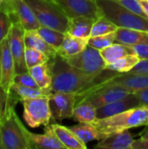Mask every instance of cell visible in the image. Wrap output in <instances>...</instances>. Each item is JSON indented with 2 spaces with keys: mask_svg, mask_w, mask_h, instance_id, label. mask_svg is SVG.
<instances>
[{
  "mask_svg": "<svg viewBox=\"0 0 148 149\" xmlns=\"http://www.w3.org/2000/svg\"><path fill=\"white\" fill-rule=\"evenodd\" d=\"M148 127V126H147ZM140 138L141 139H144V140H148V128H146L140 134Z\"/></svg>",
  "mask_w": 148,
  "mask_h": 149,
  "instance_id": "obj_42",
  "label": "cell"
},
{
  "mask_svg": "<svg viewBox=\"0 0 148 149\" xmlns=\"http://www.w3.org/2000/svg\"><path fill=\"white\" fill-rule=\"evenodd\" d=\"M140 3L147 15V17H148V1H145V0H140Z\"/></svg>",
  "mask_w": 148,
  "mask_h": 149,
  "instance_id": "obj_41",
  "label": "cell"
},
{
  "mask_svg": "<svg viewBox=\"0 0 148 149\" xmlns=\"http://www.w3.org/2000/svg\"><path fill=\"white\" fill-rule=\"evenodd\" d=\"M117 29L118 26L114 23H113L110 19H108L105 16H101L95 20L92 29L91 37L114 32L117 31Z\"/></svg>",
  "mask_w": 148,
  "mask_h": 149,
  "instance_id": "obj_31",
  "label": "cell"
},
{
  "mask_svg": "<svg viewBox=\"0 0 148 149\" xmlns=\"http://www.w3.org/2000/svg\"><path fill=\"white\" fill-rule=\"evenodd\" d=\"M10 92H12L16 96H17L20 100L38 98L43 96H49L51 93V89H42V88H35L21 86L16 83H13L10 86Z\"/></svg>",
  "mask_w": 148,
  "mask_h": 149,
  "instance_id": "obj_27",
  "label": "cell"
},
{
  "mask_svg": "<svg viewBox=\"0 0 148 149\" xmlns=\"http://www.w3.org/2000/svg\"><path fill=\"white\" fill-rule=\"evenodd\" d=\"M36 31L43 39H44L49 45H52L56 49H58L61 45L66 35V33L65 32L59 31L58 30H55L53 28H50L44 25H40L36 30Z\"/></svg>",
  "mask_w": 148,
  "mask_h": 149,
  "instance_id": "obj_29",
  "label": "cell"
},
{
  "mask_svg": "<svg viewBox=\"0 0 148 149\" xmlns=\"http://www.w3.org/2000/svg\"><path fill=\"white\" fill-rule=\"evenodd\" d=\"M18 102H21V100L17 96L12 92L7 91L0 85V120L10 110L15 109V107Z\"/></svg>",
  "mask_w": 148,
  "mask_h": 149,
  "instance_id": "obj_30",
  "label": "cell"
},
{
  "mask_svg": "<svg viewBox=\"0 0 148 149\" xmlns=\"http://www.w3.org/2000/svg\"><path fill=\"white\" fill-rule=\"evenodd\" d=\"M6 0H0V8L3 6V4L4 3V2H5Z\"/></svg>",
  "mask_w": 148,
  "mask_h": 149,
  "instance_id": "obj_43",
  "label": "cell"
},
{
  "mask_svg": "<svg viewBox=\"0 0 148 149\" xmlns=\"http://www.w3.org/2000/svg\"><path fill=\"white\" fill-rule=\"evenodd\" d=\"M29 72L40 88L51 89L52 76L48 62L29 68Z\"/></svg>",
  "mask_w": 148,
  "mask_h": 149,
  "instance_id": "obj_25",
  "label": "cell"
},
{
  "mask_svg": "<svg viewBox=\"0 0 148 149\" xmlns=\"http://www.w3.org/2000/svg\"><path fill=\"white\" fill-rule=\"evenodd\" d=\"M118 3H120V5H122L123 7L126 8L127 10L138 14V15H140L142 17H147L140 3V0H115Z\"/></svg>",
  "mask_w": 148,
  "mask_h": 149,
  "instance_id": "obj_35",
  "label": "cell"
},
{
  "mask_svg": "<svg viewBox=\"0 0 148 149\" xmlns=\"http://www.w3.org/2000/svg\"><path fill=\"white\" fill-rule=\"evenodd\" d=\"M129 72L148 74V59L140 60Z\"/></svg>",
  "mask_w": 148,
  "mask_h": 149,
  "instance_id": "obj_38",
  "label": "cell"
},
{
  "mask_svg": "<svg viewBox=\"0 0 148 149\" xmlns=\"http://www.w3.org/2000/svg\"><path fill=\"white\" fill-rule=\"evenodd\" d=\"M69 18L85 16L98 19L103 16L97 0H56Z\"/></svg>",
  "mask_w": 148,
  "mask_h": 149,
  "instance_id": "obj_12",
  "label": "cell"
},
{
  "mask_svg": "<svg viewBox=\"0 0 148 149\" xmlns=\"http://www.w3.org/2000/svg\"><path fill=\"white\" fill-rule=\"evenodd\" d=\"M28 132L15 109L10 110L0 120V149H32Z\"/></svg>",
  "mask_w": 148,
  "mask_h": 149,
  "instance_id": "obj_3",
  "label": "cell"
},
{
  "mask_svg": "<svg viewBox=\"0 0 148 149\" xmlns=\"http://www.w3.org/2000/svg\"><path fill=\"white\" fill-rule=\"evenodd\" d=\"M28 134L32 148L66 149L55 134L51 124L44 126V133L43 134H32L31 132H28Z\"/></svg>",
  "mask_w": 148,
  "mask_h": 149,
  "instance_id": "obj_16",
  "label": "cell"
},
{
  "mask_svg": "<svg viewBox=\"0 0 148 149\" xmlns=\"http://www.w3.org/2000/svg\"><path fill=\"white\" fill-rule=\"evenodd\" d=\"M58 140L65 145L66 149H86V144L83 142L69 127L54 123L51 124Z\"/></svg>",
  "mask_w": 148,
  "mask_h": 149,
  "instance_id": "obj_20",
  "label": "cell"
},
{
  "mask_svg": "<svg viewBox=\"0 0 148 149\" xmlns=\"http://www.w3.org/2000/svg\"><path fill=\"white\" fill-rule=\"evenodd\" d=\"M1 8L9 11L13 24L19 23L25 31L37 30L41 25L25 0H6Z\"/></svg>",
  "mask_w": 148,
  "mask_h": 149,
  "instance_id": "obj_8",
  "label": "cell"
},
{
  "mask_svg": "<svg viewBox=\"0 0 148 149\" xmlns=\"http://www.w3.org/2000/svg\"><path fill=\"white\" fill-rule=\"evenodd\" d=\"M140 106H148V88L134 92Z\"/></svg>",
  "mask_w": 148,
  "mask_h": 149,
  "instance_id": "obj_39",
  "label": "cell"
},
{
  "mask_svg": "<svg viewBox=\"0 0 148 149\" xmlns=\"http://www.w3.org/2000/svg\"><path fill=\"white\" fill-rule=\"evenodd\" d=\"M48 63L52 76L51 93H76V105L103 82L121 73L106 68L98 74H86L68 64L58 54Z\"/></svg>",
  "mask_w": 148,
  "mask_h": 149,
  "instance_id": "obj_1",
  "label": "cell"
},
{
  "mask_svg": "<svg viewBox=\"0 0 148 149\" xmlns=\"http://www.w3.org/2000/svg\"><path fill=\"white\" fill-rule=\"evenodd\" d=\"M24 29L19 23L13 24L8 36L9 47L15 64L16 74L29 72L25 62V42Z\"/></svg>",
  "mask_w": 148,
  "mask_h": 149,
  "instance_id": "obj_9",
  "label": "cell"
},
{
  "mask_svg": "<svg viewBox=\"0 0 148 149\" xmlns=\"http://www.w3.org/2000/svg\"><path fill=\"white\" fill-rule=\"evenodd\" d=\"M97 3L103 16L110 19L118 27L136 29L148 32V17L127 10L115 0H97Z\"/></svg>",
  "mask_w": 148,
  "mask_h": 149,
  "instance_id": "obj_4",
  "label": "cell"
},
{
  "mask_svg": "<svg viewBox=\"0 0 148 149\" xmlns=\"http://www.w3.org/2000/svg\"><path fill=\"white\" fill-rule=\"evenodd\" d=\"M92 124L100 130L106 137L130 128L148 126V106L131 108L111 117L96 120Z\"/></svg>",
  "mask_w": 148,
  "mask_h": 149,
  "instance_id": "obj_2",
  "label": "cell"
},
{
  "mask_svg": "<svg viewBox=\"0 0 148 149\" xmlns=\"http://www.w3.org/2000/svg\"><path fill=\"white\" fill-rule=\"evenodd\" d=\"M131 149H148V140H134Z\"/></svg>",
  "mask_w": 148,
  "mask_h": 149,
  "instance_id": "obj_40",
  "label": "cell"
},
{
  "mask_svg": "<svg viewBox=\"0 0 148 149\" xmlns=\"http://www.w3.org/2000/svg\"><path fill=\"white\" fill-rule=\"evenodd\" d=\"M53 1H56V0H53Z\"/></svg>",
  "mask_w": 148,
  "mask_h": 149,
  "instance_id": "obj_46",
  "label": "cell"
},
{
  "mask_svg": "<svg viewBox=\"0 0 148 149\" xmlns=\"http://www.w3.org/2000/svg\"><path fill=\"white\" fill-rule=\"evenodd\" d=\"M24 42L26 47L34 48L45 53L50 58V59L55 58L58 55L57 49L49 45L44 39H43L36 31V30L24 31Z\"/></svg>",
  "mask_w": 148,
  "mask_h": 149,
  "instance_id": "obj_21",
  "label": "cell"
},
{
  "mask_svg": "<svg viewBox=\"0 0 148 149\" xmlns=\"http://www.w3.org/2000/svg\"><path fill=\"white\" fill-rule=\"evenodd\" d=\"M21 103L24 107V120L30 127L37 128L50 124L51 113L49 96L23 100Z\"/></svg>",
  "mask_w": 148,
  "mask_h": 149,
  "instance_id": "obj_6",
  "label": "cell"
},
{
  "mask_svg": "<svg viewBox=\"0 0 148 149\" xmlns=\"http://www.w3.org/2000/svg\"><path fill=\"white\" fill-rule=\"evenodd\" d=\"M109 85L120 86L134 93L138 90L148 88V74L133 72L120 73L103 82L100 86Z\"/></svg>",
  "mask_w": 148,
  "mask_h": 149,
  "instance_id": "obj_13",
  "label": "cell"
},
{
  "mask_svg": "<svg viewBox=\"0 0 148 149\" xmlns=\"http://www.w3.org/2000/svg\"><path fill=\"white\" fill-rule=\"evenodd\" d=\"M115 38H116V31L104 34V35L90 37L88 39V45L92 46L98 50H102L113 44L115 42Z\"/></svg>",
  "mask_w": 148,
  "mask_h": 149,
  "instance_id": "obj_33",
  "label": "cell"
},
{
  "mask_svg": "<svg viewBox=\"0 0 148 149\" xmlns=\"http://www.w3.org/2000/svg\"><path fill=\"white\" fill-rule=\"evenodd\" d=\"M134 140L128 130L107 135L94 147L102 149H131Z\"/></svg>",
  "mask_w": 148,
  "mask_h": 149,
  "instance_id": "obj_17",
  "label": "cell"
},
{
  "mask_svg": "<svg viewBox=\"0 0 148 149\" xmlns=\"http://www.w3.org/2000/svg\"><path fill=\"white\" fill-rule=\"evenodd\" d=\"M13 25V21L9 11L3 8L0 9V45L8 38L10 29Z\"/></svg>",
  "mask_w": 148,
  "mask_h": 149,
  "instance_id": "obj_34",
  "label": "cell"
},
{
  "mask_svg": "<svg viewBox=\"0 0 148 149\" xmlns=\"http://www.w3.org/2000/svg\"><path fill=\"white\" fill-rule=\"evenodd\" d=\"M41 25L66 33L69 17L53 0H25Z\"/></svg>",
  "mask_w": 148,
  "mask_h": 149,
  "instance_id": "obj_5",
  "label": "cell"
},
{
  "mask_svg": "<svg viewBox=\"0 0 148 149\" xmlns=\"http://www.w3.org/2000/svg\"><path fill=\"white\" fill-rule=\"evenodd\" d=\"M1 52V82L0 85L7 91L10 90L13 84V79L16 75L14 60L9 47L8 38H5L0 45Z\"/></svg>",
  "mask_w": 148,
  "mask_h": 149,
  "instance_id": "obj_14",
  "label": "cell"
},
{
  "mask_svg": "<svg viewBox=\"0 0 148 149\" xmlns=\"http://www.w3.org/2000/svg\"><path fill=\"white\" fill-rule=\"evenodd\" d=\"M88 39L84 38H78L66 33L63 43L57 49L58 54L62 57L75 55L82 52L88 45Z\"/></svg>",
  "mask_w": 148,
  "mask_h": 149,
  "instance_id": "obj_22",
  "label": "cell"
},
{
  "mask_svg": "<svg viewBox=\"0 0 148 149\" xmlns=\"http://www.w3.org/2000/svg\"><path fill=\"white\" fill-rule=\"evenodd\" d=\"M115 42L125 45L148 44V32L136 29L118 27Z\"/></svg>",
  "mask_w": 148,
  "mask_h": 149,
  "instance_id": "obj_19",
  "label": "cell"
},
{
  "mask_svg": "<svg viewBox=\"0 0 148 149\" xmlns=\"http://www.w3.org/2000/svg\"><path fill=\"white\" fill-rule=\"evenodd\" d=\"M25 62L27 65L28 69L33 66H36L38 65L44 64L49 62L50 58L44 52L34 49L31 47H26L25 48Z\"/></svg>",
  "mask_w": 148,
  "mask_h": 149,
  "instance_id": "obj_32",
  "label": "cell"
},
{
  "mask_svg": "<svg viewBox=\"0 0 148 149\" xmlns=\"http://www.w3.org/2000/svg\"><path fill=\"white\" fill-rule=\"evenodd\" d=\"M77 94L72 93H51L49 95V104L51 120H62L72 118L76 107Z\"/></svg>",
  "mask_w": 148,
  "mask_h": 149,
  "instance_id": "obj_10",
  "label": "cell"
},
{
  "mask_svg": "<svg viewBox=\"0 0 148 149\" xmlns=\"http://www.w3.org/2000/svg\"><path fill=\"white\" fill-rule=\"evenodd\" d=\"M0 82H1V52H0Z\"/></svg>",
  "mask_w": 148,
  "mask_h": 149,
  "instance_id": "obj_44",
  "label": "cell"
},
{
  "mask_svg": "<svg viewBox=\"0 0 148 149\" xmlns=\"http://www.w3.org/2000/svg\"><path fill=\"white\" fill-rule=\"evenodd\" d=\"M83 142L87 144L92 141H100L106 136L92 123H79L69 127Z\"/></svg>",
  "mask_w": 148,
  "mask_h": 149,
  "instance_id": "obj_23",
  "label": "cell"
},
{
  "mask_svg": "<svg viewBox=\"0 0 148 149\" xmlns=\"http://www.w3.org/2000/svg\"><path fill=\"white\" fill-rule=\"evenodd\" d=\"M140 106V104L136 95L134 94V93H133L121 100H116L108 105L97 108V120L111 117L131 108L138 107Z\"/></svg>",
  "mask_w": 148,
  "mask_h": 149,
  "instance_id": "obj_15",
  "label": "cell"
},
{
  "mask_svg": "<svg viewBox=\"0 0 148 149\" xmlns=\"http://www.w3.org/2000/svg\"><path fill=\"white\" fill-rule=\"evenodd\" d=\"M140 61V58H139L138 55H136L135 53H130L128 55L120 58L117 61L107 65L106 68L118 72L126 73V72H129Z\"/></svg>",
  "mask_w": 148,
  "mask_h": 149,
  "instance_id": "obj_28",
  "label": "cell"
},
{
  "mask_svg": "<svg viewBox=\"0 0 148 149\" xmlns=\"http://www.w3.org/2000/svg\"><path fill=\"white\" fill-rule=\"evenodd\" d=\"M145 1H148V0H145Z\"/></svg>",
  "mask_w": 148,
  "mask_h": 149,
  "instance_id": "obj_45",
  "label": "cell"
},
{
  "mask_svg": "<svg viewBox=\"0 0 148 149\" xmlns=\"http://www.w3.org/2000/svg\"><path fill=\"white\" fill-rule=\"evenodd\" d=\"M63 58L73 67L90 75L99 73L106 66L100 51L90 45L75 55L63 57Z\"/></svg>",
  "mask_w": 148,
  "mask_h": 149,
  "instance_id": "obj_7",
  "label": "cell"
},
{
  "mask_svg": "<svg viewBox=\"0 0 148 149\" xmlns=\"http://www.w3.org/2000/svg\"><path fill=\"white\" fill-rule=\"evenodd\" d=\"M99 51H100L102 58L106 63V65L117 61L118 59H120V58L126 55L133 53L132 50L127 45L116 43V42H114L111 45Z\"/></svg>",
  "mask_w": 148,
  "mask_h": 149,
  "instance_id": "obj_26",
  "label": "cell"
},
{
  "mask_svg": "<svg viewBox=\"0 0 148 149\" xmlns=\"http://www.w3.org/2000/svg\"><path fill=\"white\" fill-rule=\"evenodd\" d=\"M133 52L139 56L140 60L148 59V44L137 45H127Z\"/></svg>",
  "mask_w": 148,
  "mask_h": 149,
  "instance_id": "obj_37",
  "label": "cell"
},
{
  "mask_svg": "<svg viewBox=\"0 0 148 149\" xmlns=\"http://www.w3.org/2000/svg\"><path fill=\"white\" fill-rule=\"evenodd\" d=\"M13 83L18 84L21 86H29V87H35V88L39 87L29 72L16 74L14 77V79H13Z\"/></svg>",
  "mask_w": 148,
  "mask_h": 149,
  "instance_id": "obj_36",
  "label": "cell"
},
{
  "mask_svg": "<svg viewBox=\"0 0 148 149\" xmlns=\"http://www.w3.org/2000/svg\"><path fill=\"white\" fill-rule=\"evenodd\" d=\"M72 119L79 123H92L97 120V108L91 102L84 100L76 105Z\"/></svg>",
  "mask_w": 148,
  "mask_h": 149,
  "instance_id": "obj_24",
  "label": "cell"
},
{
  "mask_svg": "<svg viewBox=\"0 0 148 149\" xmlns=\"http://www.w3.org/2000/svg\"><path fill=\"white\" fill-rule=\"evenodd\" d=\"M130 93H133V92L120 86H102L87 94L81 100V102L84 100H87L91 102L96 108H99L116 100H121L129 95Z\"/></svg>",
  "mask_w": 148,
  "mask_h": 149,
  "instance_id": "obj_11",
  "label": "cell"
},
{
  "mask_svg": "<svg viewBox=\"0 0 148 149\" xmlns=\"http://www.w3.org/2000/svg\"><path fill=\"white\" fill-rule=\"evenodd\" d=\"M95 19L85 16H79L69 18L66 33L78 38H89Z\"/></svg>",
  "mask_w": 148,
  "mask_h": 149,
  "instance_id": "obj_18",
  "label": "cell"
}]
</instances>
